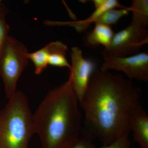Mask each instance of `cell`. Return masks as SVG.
<instances>
[{
  "instance_id": "obj_1",
  "label": "cell",
  "mask_w": 148,
  "mask_h": 148,
  "mask_svg": "<svg viewBox=\"0 0 148 148\" xmlns=\"http://www.w3.org/2000/svg\"><path fill=\"white\" fill-rule=\"evenodd\" d=\"M141 88L120 75L95 71L79 106L84 112V134L98 138L104 145L123 133L130 132L133 112L141 105Z\"/></svg>"
},
{
  "instance_id": "obj_2",
  "label": "cell",
  "mask_w": 148,
  "mask_h": 148,
  "mask_svg": "<svg viewBox=\"0 0 148 148\" xmlns=\"http://www.w3.org/2000/svg\"><path fill=\"white\" fill-rule=\"evenodd\" d=\"M71 82L48 92L33 114L42 148H70L79 138L82 115Z\"/></svg>"
},
{
  "instance_id": "obj_3",
  "label": "cell",
  "mask_w": 148,
  "mask_h": 148,
  "mask_svg": "<svg viewBox=\"0 0 148 148\" xmlns=\"http://www.w3.org/2000/svg\"><path fill=\"white\" fill-rule=\"evenodd\" d=\"M8 100L0 110V148H28L35 132L27 97L17 91Z\"/></svg>"
},
{
  "instance_id": "obj_4",
  "label": "cell",
  "mask_w": 148,
  "mask_h": 148,
  "mask_svg": "<svg viewBox=\"0 0 148 148\" xmlns=\"http://www.w3.org/2000/svg\"><path fill=\"white\" fill-rule=\"evenodd\" d=\"M28 53L24 45L15 38L8 36L0 53V77L2 78L8 99L17 91V81L29 63Z\"/></svg>"
},
{
  "instance_id": "obj_5",
  "label": "cell",
  "mask_w": 148,
  "mask_h": 148,
  "mask_svg": "<svg viewBox=\"0 0 148 148\" xmlns=\"http://www.w3.org/2000/svg\"><path fill=\"white\" fill-rule=\"evenodd\" d=\"M148 43V30L131 22L125 29L114 34L108 48L101 52L103 58L125 57L138 51Z\"/></svg>"
},
{
  "instance_id": "obj_6",
  "label": "cell",
  "mask_w": 148,
  "mask_h": 148,
  "mask_svg": "<svg viewBox=\"0 0 148 148\" xmlns=\"http://www.w3.org/2000/svg\"><path fill=\"white\" fill-rule=\"evenodd\" d=\"M100 70H114L123 72L129 78L147 82L148 81V54L138 53L125 57H104Z\"/></svg>"
},
{
  "instance_id": "obj_7",
  "label": "cell",
  "mask_w": 148,
  "mask_h": 148,
  "mask_svg": "<svg viewBox=\"0 0 148 148\" xmlns=\"http://www.w3.org/2000/svg\"><path fill=\"white\" fill-rule=\"evenodd\" d=\"M71 56V69L69 79L79 103L85 95L96 65L92 60L84 58L82 50L77 47L72 48Z\"/></svg>"
},
{
  "instance_id": "obj_8",
  "label": "cell",
  "mask_w": 148,
  "mask_h": 148,
  "mask_svg": "<svg viewBox=\"0 0 148 148\" xmlns=\"http://www.w3.org/2000/svg\"><path fill=\"white\" fill-rule=\"evenodd\" d=\"M130 131L141 148H148V116L142 105L133 112L130 122Z\"/></svg>"
},
{
  "instance_id": "obj_9",
  "label": "cell",
  "mask_w": 148,
  "mask_h": 148,
  "mask_svg": "<svg viewBox=\"0 0 148 148\" xmlns=\"http://www.w3.org/2000/svg\"><path fill=\"white\" fill-rule=\"evenodd\" d=\"M115 33L110 26L101 24H95L94 29L86 32L83 37V42L86 47L93 49L100 45L104 49L109 47Z\"/></svg>"
},
{
  "instance_id": "obj_10",
  "label": "cell",
  "mask_w": 148,
  "mask_h": 148,
  "mask_svg": "<svg viewBox=\"0 0 148 148\" xmlns=\"http://www.w3.org/2000/svg\"><path fill=\"white\" fill-rule=\"evenodd\" d=\"M123 6L119 3L117 0H106L102 6L98 9H95L94 12L89 17L84 20L74 22H54L55 26H69L75 27L77 32H82L86 31L90 26V24L94 23L95 19L106 11L112 9L124 8Z\"/></svg>"
},
{
  "instance_id": "obj_11",
  "label": "cell",
  "mask_w": 148,
  "mask_h": 148,
  "mask_svg": "<svg viewBox=\"0 0 148 148\" xmlns=\"http://www.w3.org/2000/svg\"><path fill=\"white\" fill-rule=\"evenodd\" d=\"M49 52L47 59L48 65L58 67H66L70 71L71 66L67 59L66 54L68 47L60 41L49 43Z\"/></svg>"
},
{
  "instance_id": "obj_12",
  "label": "cell",
  "mask_w": 148,
  "mask_h": 148,
  "mask_svg": "<svg viewBox=\"0 0 148 148\" xmlns=\"http://www.w3.org/2000/svg\"><path fill=\"white\" fill-rule=\"evenodd\" d=\"M129 8L132 13V22L140 27H148V0H133Z\"/></svg>"
},
{
  "instance_id": "obj_13",
  "label": "cell",
  "mask_w": 148,
  "mask_h": 148,
  "mask_svg": "<svg viewBox=\"0 0 148 148\" xmlns=\"http://www.w3.org/2000/svg\"><path fill=\"white\" fill-rule=\"evenodd\" d=\"M129 12L130 11L128 7L119 9L113 8L109 10L96 18L94 23L104 24L111 27L112 25L116 24L122 17L128 14Z\"/></svg>"
},
{
  "instance_id": "obj_14",
  "label": "cell",
  "mask_w": 148,
  "mask_h": 148,
  "mask_svg": "<svg viewBox=\"0 0 148 148\" xmlns=\"http://www.w3.org/2000/svg\"><path fill=\"white\" fill-rule=\"evenodd\" d=\"M49 52V45L48 44L39 50L28 53V58L34 63L35 73L37 75L41 73L46 69Z\"/></svg>"
},
{
  "instance_id": "obj_15",
  "label": "cell",
  "mask_w": 148,
  "mask_h": 148,
  "mask_svg": "<svg viewBox=\"0 0 148 148\" xmlns=\"http://www.w3.org/2000/svg\"><path fill=\"white\" fill-rule=\"evenodd\" d=\"M8 12L6 7L0 1V53L10 29L5 20L6 16Z\"/></svg>"
},
{
  "instance_id": "obj_16",
  "label": "cell",
  "mask_w": 148,
  "mask_h": 148,
  "mask_svg": "<svg viewBox=\"0 0 148 148\" xmlns=\"http://www.w3.org/2000/svg\"><path fill=\"white\" fill-rule=\"evenodd\" d=\"M129 134L130 132H124L112 143L99 148H130L131 143Z\"/></svg>"
},
{
  "instance_id": "obj_17",
  "label": "cell",
  "mask_w": 148,
  "mask_h": 148,
  "mask_svg": "<svg viewBox=\"0 0 148 148\" xmlns=\"http://www.w3.org/2000/svg\"><path fill=\"white\" fill-rule=\"evenodd\" d=\"M70 148H95V146L89 138H79L73 144Z\"/></svg>"
},
{
  "instance_id": "obj_18",
  "label": "cell",
  "mask_w": 148,
  "mask_h": 148,
  "mask_svg": "<svg viewBox=\"0 0 148 148\" xmlns=\"http://www.w3.org/2000/svg\"><path fill=\"white\" fill-rule=\"evenodd\" d=\"M106 0H93L92 2L94 5L95 9H98L101 7L106 2Z\"/></svg>"
}]
</instances>
